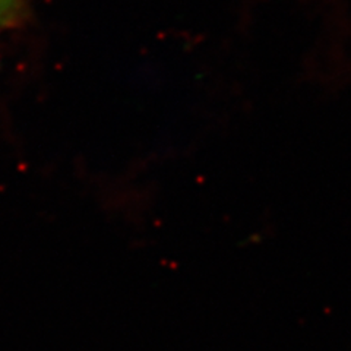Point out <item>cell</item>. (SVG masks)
<instances>
[{
	"instance_id": "6da1fadb",
	"label": "cell",
	"mask_w": 351,
	"mask_h": 351,
	"mask_svg": "<svg viewBox=\"0 0 351 351\" xmlns=\"http://www.w3.org/2000/svg\"><path fill=\"white\" fill-rule=\"evenodd\" d=\"M25 15L24 0H0V40L24 24Z\"/></svg>"
}]
</instances>
